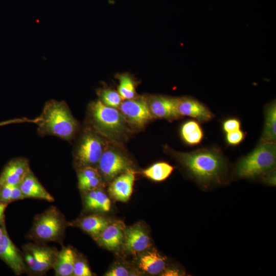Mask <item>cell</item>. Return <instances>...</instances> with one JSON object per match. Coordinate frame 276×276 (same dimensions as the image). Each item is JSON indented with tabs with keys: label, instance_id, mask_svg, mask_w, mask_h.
<instances>
[{
	"label": "cell",
	"instance_id": "1",
	"mask_svg": "<svg viewBox=\"0 0 276 276\" xmlns=\"http://www.w3.org/2000/svg\"><path fill=\"white\" fill-rule=\"evenodd\" d=\"M173 154L189 176L202 188L206 189L227 182V161L218 148H202L190 152H174Z\"/></svg>",
	"mask_w": 276,
	"mask_h": 276
},
{
	"label": "cell",
	"instance_id": "2",
	"mask_svg": "<svg viewBox=\"0 0 276 276\" xmlns=\"http://www.w3.org/2000/svg\"><path fill=\"white\" fill-rule=\"evenodd\" d=\"M37 123L39 134L54 135L66 141L74 136L78 127L66 103L55 100L46 102Z\"/></svg>",
	"mask_w": 276,
	"mask_h": 276
},
{
	"label": "cell",
	"instance_id": "3",
	"mask_svg": "<svg viewBox=\"0 0 276 276\" xmlns=\"http://www.w3.org/2000/svg\"><path fill=\"white\" fill-rule=\"evenodd\" d=\"M275 143L260 140L251 152L238 160L234 169V175L239 179L260 178L275 170Z\"/></svg>",
	"mask_w": 276,
	"mask_h": 276
},
{
	"label": "cell",
	"instance_id": "4",
	"mask_svg": "<svg viewBox=\"0 0 276 276\" xmlns=\"http://www.w3.org/2000/svg\"><path fill=\"white\" fill-rule=\"evenodd\" d=\"M66 225L63 215L51 206L35 217L30 237L38 243L59 241Z\"/></svg>",
	"mask_w": 276,
	"mask_h": 276
},
{
	"label": "cell",
	"instance_id": "5",
	"mask_svg": "<svg viewBox=\"0 0 276 276\" xmlns=\"http://www.w3.org/2000/svg\"><path fill=\"white\" fill-rule=\"evenodd\" d=\"M89 111L94 125L101 132L114 136L123 131L122 116L116 108L106 106L98 100L90 104Z\"/></svg>",
	"mask_w": 276,
	"mask_h": 276
},
{
	"label": "cell",
	"instance_id": "6",
	"mask_svg": "<svg viewBox=\"0 0 276 276\" xmlns=\"http://www.w3.org/2000/svg\"><path fill=\"white\" fill-rule=\"evenodd\" d=\"M104 151V145L95 132L87 130L81 136L74 153L76 165L79 169L93 167L98 162Z\"/></svg>",
	"mask_w": 276,
	"mask_h": 276
},
{
	"label": "cell",
	"instance_id": "7",
	"mask_svg": "<svg viewBox=\"0 0 276 276\" xmlns=\"http://www.w3.org/2000/svg\"><path fill=\"white\" fill-rule=\"evenodd\" d=\"M23 248L25 262L31 271L43 273L53 268L58 252L56 248L31 243Z\"/></svg>",
	"mask_w": 276,
	"mask_h": 276
},
{
	"label": "cell",
	"instance_id": "8",
	"mask_svg": "<svg viewBox=\"0 0 276 276\" xmlns=\"http://www.w3.org/2000/svg\"><path fill=\"white\" fill-rule=\"evenodd\" d=\"M100 172L107 180L116 178L130 168V161L119 152L104 150L98 162Z\"/></svg>",
	"mask_w": 276,
	"mask_h": 276
},
{
	"label": "cell",
	"instance_id": "9",
	"mask_svg": "<svg viewBox=\"0 0 276 276\" xmlns=\"http://www.w3.org/2000/svg\"><path fill=\"white\" fill-rule=\"evenodd\" d=\"M3 228V233L0 238V259L15 274L20 275L27 271L23 256L9 238L5 223Z\"/></svg>",
	"mask_w": 276,
	"mask_h": 276
},
{
	"label": "cell",
	"instance_id": "10",
	"mask_svg": "<svg viewBox=\"0 0 276 276\" xmlns=\"http://www.w3.org/2000/svg\"><path fill=\"white\" fill-rule=\"evenodd\" d=\"M119 107L123 115L138 127H142L152 118L149 104L144 97L125 100Z\"/></svg>",
	"mask_w": 276,
	"mask_h": 276
},
{
	"label": "cell",
	"instance_id": "11",
	"mask_svg": "<svg viewBox=\"0 0 276 276\" xmlns=\"http://www.w3.org/2000/svg\"><path fill=\"white\" fill-rule=\"evenodd\" d=\"M177 110L181 117L188 116L199 123L212 120L214 114L204 104L190 97L177 98Z\"/></svg>",
	"mask_w": 276,
	"mask_h": 276
},
{
	"label": "cell",
	"instance_id": "12",
	"mask_svg": "<svg viewBox=\"0 0 276 276\" xmlns=\"http://www.w3.org/2000/svg\"><path fill=\"white\" fill-rule=\"evenodd\" d=\"M30 170L26 158L18 157L8 162L0 175V188L5 184L19 185Z\"/></svg>",
	"mask_w": 276,
	"mask_h": 276
},
{
	"label": "cell",
	"instance_id": "13",
	"mask_svg": "<svg viewBox=\"0 0 276 276\" xmlns=\"http://www.w3.org/2000/svg\"><path fill=\"white\" fill-rule=\"evenodd\" d=\"M135 179L134 171L130 169L114 178L108 192L116 200L126 202L130 198Z\"/></svg>",
	"mask_w": 276,
	"mask_h": 276
},
{
	"label": "cell",
	"instance_id": "14",
	"mask_svg": "<svg viewBox=\"0 0 276 276\" xmlns=\"http://www.w3.org/2000/svg\"><path fill=\"white\" fill-rule=\"evenodd\" d=\"M177 98L164 96L152 97L149 108L152 115L167 120H174L181 118L176 107Z\"/></svg>",
	"mask_w": 276,
	"mask_h": 276
},
{
	"label": "cell",
	"instance_id": "15",
	"mask_svg": "<svg viewBox=\"0 0 276 276\" xmlns=\"http://www.w3.org/2000/svg\"><path fill=\"white\" fill-rule=\"evenodd\" d=\"M124 247L132 254L144 251L150 246L149 237L140 225H134L125 231Z\"/></svg>",
	"mask_w": 276,
	"mask_h": 276
},
{
	"label": "cell",
	"instance_id": "16",
	"mask_svg": "<svg viewBox=\"0 0 276 276\" xmlns=\"http://www.w3.org/2000/svg\"><path fill=\"white\" fill-rule=\"evenodd\" d=\"M19 186L25 198L39 199L49 202L54 200L53 196L39 182L31 170L25 176Z\"/></svg>",
	"mask_w": 276,
	"mask_h": 276
},
{
	"label": "cell",
	"instance_id": "17",
	"mask_svg": "<svg viewBox=\"0 0 276 276\" xmlns=\"http://www.w3.org/2000/svg\"><path fill=\"white\" fill-rule=\"evenodd\" d=\"M124 238L123 225L121 222H116L109 224L101 233L97 241L107 249L115 250L123 243Z\"/></svg>",
	"mask_w": 276,
	"mask_h": 276
},
{
	"label": "cell",
	"instance_id": "18",
	"mask_svg": "<svg viewBox=\"0 0 276 276\" xmlns=\"http://www.w3.org/2000/svg\"><path fill=\"white\" fill-rule=\"evenodd\" d=\"M76 259L75 252L70 247H63L58 251L53 266L56 275H72Z\"/></svg>",
	"mask_w": 276,
	"mask_h": 276
},
{
	"label": "cell",
	"instance_id": "19",
	"mask_svg": "<svg viewBox=\"0 0 276 276\" xmlns=\"http://www.w3.org/2000/svg\"><path fill=\"white\" fill-rule=\"evenodd\" d=\"M180 135L183 141L187 145L196 146L203 140L204 131L199 122L195 120H189L181 125Z\"/></svg>",
	"mask_w": 276,
	"mask_h": 276
},
{
	"label": "cell",
	"instance_id": "20",
	"mask_svg": "<svg viewBox=\"0 0 276 276\" xmlns=\"http://www.w3.org/2000/svg\"><path fill=\"white\" fill-rule=\"evenodd\" d=\"M264 124L261 140L275 143L276 104L273 101L266 105L264 109Z\"/></svg>",
	"mask_w": 276,
	"mask_h": 276
},
{
	"label": "cell",
	"instance_id": "21",
	"mask_svg": "<svg viewBox=\"0 0 276 276\" xmlns=\"http://www.w3.org/2000/svg\"><path fill=\"white\" fill-rule=\"evenodd\" d=\"M139 265L142 270L148 273L157 274L166 269V260L158 252L153 251L143 255Z\"/></svg>",
	"mask_w": 276,
	"mask_h": 276
},
{
	"label": "cell",
	"instance_id": "22",
	"mask_svg": "<svg viewBox=\"0 0 276 276\" xmlns=\"http://www.w3.org/2000/svg\"><path fill=\"white\" fill-rule=\"evenodd\" d=\"M85 192L84 201L88 210L102 212H108L110 210V200L102 190L97 189Z\"/></svg>",
	"mask_w": 276,
	"mask_h": 276
},
{
	"label": "cell",
	"instance_id": "23",
	"mask_svg": "<svg viewBox=\"0 0 276 276\" xmlns=\"http://www.w3.org/2000/svg\"><path fill=\"white\" fill-rule=\"evenodd\" d=\"M109 224L108 220L98 215H91L83 218L79 224V226L97 240L104 229Z\"/></svg>",
	"mask_w": 276,
	"mask_h": 276
},
{
	"label": "cell",
	"instance_id": "24",
	"mask_svg": "<svg viewBox=\"0 0 276 276\" xmlns=\"http://www.w3.org/2000/svg\"><path fill=\"white\" fill-rule=\"evenodd\" d=\"M174 167L168 163L162 162L155 163L143 171V174L155 181L166 180L172 174Z\"/></svg>",
	"mask_w": 276,
	"mask_h": 276
},
{
	"label": "cell",
	"instance_id": "25",
	"mask_svg": "<svg viewBox=\"0 0 276 276\" xmlns=\"http://www.w3.org/2000/svg\"><path fill=\"white\" fill-rule=\"evenodd\" d=\"M119 79L118 93L122 99L125 100L134 98L136 93L135 88L131 77L124 74L120 75Z\"/></svg>",
	"mask_w": 276,
	"mask_h": 276
},
{
	"label": "cell",
	"instance_id": "26",
	"mask_svg": "<svg viewBox=\"0 0 276 276\" xmlns=\"http://www.w3.org/2000/svg\"><path fill=\"white\" fill-rule=\"evenodd\" d=\"M100 101L105 105L117 108L122 102L118 92L111 89H103L98 92Z\"/></svg>",
	"mask_w": 276,
	"mask_h": 276
},
{
	"label": "cell",
	"instance_id": "27",
	"mask_svg": "<svg viewBox=\"0 0 276 276\" xmlns=\"http://www.w3.org/2000/svg\"><path fill=\"white\" fill-rule=\"evenodd\" d=\"M225 134V142L231 146H236L240 145L244 140L246 136V133L241 129Z\"/></svg>",
	"mask_w": 276,
	"mask_h": 276
},
{
	"label": "cell",
	"instance_id": "28",
	"mask_svg": "<svg viewBox=\"0 0 276 276\" xmlns=\"http://www.w3.org/2000/svg\"><path fill=\"white\" fill-rule=\"evenodd\" d=\"M102 185L101 175L95 176L83 181L78 182L79 188L84 191H88L99 189Z\"/></svg>",
	"mask_w": 276,
	"mask_h": 276
},
{
	"label": "cell",
	"instance_id": "29",
	"mask_svg": "<svg viewBox=\"0 0 276 276\" xmlns=\"http://www.w3.org/2000/svg\"><path fill=\"white\" fill-rule=\"evenodd\" d=\"M72 275L75 276H91L93 274L85 262L76 259Z\"/></svg>",
	"mask_w": 276,
	"mask_h": 276
},
{
	"label": "cell",
	"instance_id": "30",
	"mask_svg": "<svg viewBox=\"0 0 276 276\" xmlns=\"http://www.w3.org/2000/svg\"><path fill=\"white\" fill-rule=\"evenodd\" d=\"M221 128L224 133L235 131L241 129V122L237 118L229 117L222 121Z\"/></svg>",
	"mask_w": 276,
	"mask_h": 276
},
{
	"label": "cell",
	"instance_id": "31",
	"mask_svg": "<svg viewBox=\"0 0 276 276\" xmlns=\"http://www.w3.org/2000/svg\"><path fill=\"white\" fill-rule=\"evenodd\" d=\"M105 275L106 276H127L129 275V273L125 267L117 266L109 270Z\"/></svg>",
	"mask_w": 276,
	"mask_h": 276
},
{
	"label": "cell",
	"instance_id": "32",
	"mask_svg": "<svg viewBox=\"0 0 276 276\" xmlns=\"http://www.w3.org/2000/svg\"><path fill=\"white\" fill-rule=\"evenodd\" d=\"M263 183L269 186H275V170L264 175L260 178Z\"/></svg>",
	"mask_w": 276,
	"mask_h": 276
},
{
	"label": "cell",
	"instance_id": "33",
	"mask_svg": "<svg viewBox=\"0 0 276 276\" xmlns=\"http://www.w3.org/2000/svg\"><path fill=\"white\" fill-rule=\"evenodd\" d=\"M179 272L178 270L174 268L165 269L162 272V275L165 276H173L179 275Z\"/></svg>",
	"mask_w": 276,
	"mask_h": 276
},
{
	"label": "cell",
	"instance_id": "34",
	"mask_svg": "<svg viewBox=\"0 0 276 276\" xmlns=\"http://www.w3.org/2000/svg\"><path fill=\"white\" fill-rule=\"evenodd\" d=\"M8 204L0 202V225L5 222L4 212Z\"/></svg>",
	"mask_w": 276,
	"mask_h": 276
},
{
	"label": "cell",
	"instance_id": "35",
	"mask_svg": "<svg viewBox=\"0 0 276 276\" xmlns=\"http://www.w3.org/2000/svg\"><path fill=\"white\" fill-rule=\"evenodd\" d=\"M5 223V222H4L1 225H0V238L3 233V229H4L3 228H4V225Z\"/></svg>",
	"mask_w": 276,
	"mask_h": 276
},
{
	"label": "cell",
	"instance_id": "36",
	"mask_svg": "<svg viewBox=\"0 0 276 276\" xmlns=\"http://www.w3.org/2000/svg\"><path fill=\"white\" fill-rule=\"evenodd\" d=\"M13 122V121H7L0 123V126L4 125Z\"/></svg>",
	"mask_w": 276,
	"mask_h": 276
}]
</instances>
